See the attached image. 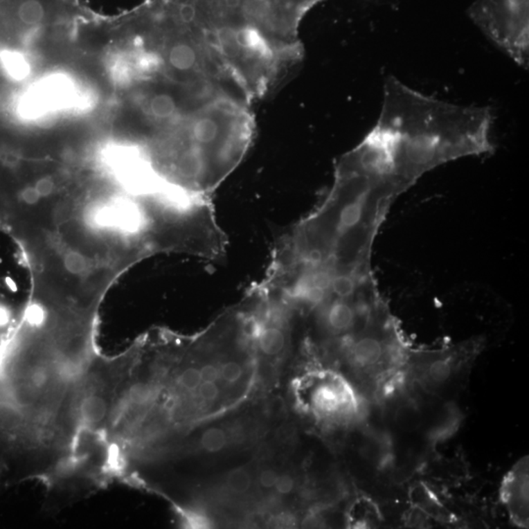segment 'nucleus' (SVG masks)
<instances>
[{
	"instance_id": "nucleus-8",
	"label": "nucleus",
	"mask_w": 529,
	"mask_h": 529,
	"mask_svg": "<svg viewBox=\"0 0 529 529\" xmlns=\"http://www.w3.org/2000/svg\"><path fill=\"white\" fill-rule=\"evenodd\" d=\"M4 64H6V70L13 77L21 78L24 73H25L22 58L18 56L17 54H7L6 58H4Z\"/></svg>"
},
{
	"instance_id": "nucleus-14",
	"label": "nucleus",
	"mask_w": 529,
	"mask_h": 529,
	"mask_svg": "<svg viewBox=\"0 0 529 529\" xmlns=\"http://www.w3.org/2000/svg\"><path fill=\"white\" fill-rule=\"evenodd\" d=\"M7 89L6 87H0V110L6 108V99H2L1 98H6Z\"/></svg>"
},
{
	"instance_id": "nucleus-6",
	"label": "nucleus",
	"mask_w": 529,
	"mask_h": 529,
	"mask_svg": "<svg viewBox=\"0 0 529 529\" xmlns=\"http://www.w3.org/2000/svg\"><path fill=\"white\" fill-rule=\"evenodd\" d=\"M252 479L249 472L244 469L231 472L226 479L228 487L235 494H244L251 487Z\"/></svg>"
},
{
	"instance_id": "nucleus-1",
	"label": "nucleus",
	"mask_w": 529,
	"mask_h": 529,
	"mask_svg": "<svg viewBox=\"0 0 529 529\" xmlns=\"http://www.w3.org/2000/svg\"><path fill=\"white\" fill-rule=\"evenodd\" d=\"M469 15L508 57L528 67L529 0H474Z\"/></svg>"
},
{
	"instance_id": "nucleus-3",
	"label": "nucleus",
	"mask_w": 529,
	"mask_h": 529,
	"mask_svg": "<svg viewBox=\"0 0 529 529\" xmlns=\"http://www.w3.org/2000/svg\"><path fill=\"white\" fill-rule=\"evenodd\" d=\"M150 111L156 119L167 121L177 114L178 102L172 94L168 92L155 93L150 100Z\"/></svg>"
},
{
	"instance_id": "nucleus-9",
	"label": "nucleus",
	"mask_w": 529,
	"mask_h": 529,
	"mask_svg": "<svg viewBox=\"0 0 529 529\" xmlns=\"http://www.w3.org/2000/svg\"><path fill=\"white\" fill-rule=\"evenodd\" d=\"M196 393L204 401H213L219 395V388L214 382H201Z\"/></svg>"
},
{
	"instance_id": "nucleus-4",
	"label": "nucleus",
	"mask_w": 529,
	"mask_h": 529,
	"mask_svg": "<svg viewBox=\"0 0 529 529\" xmlns=\"http://www.w3.org/2000/svg\"><path fill=\"white\" fill-rule=\"evenodd\" d=\"M17 15L25 25H39L46 20V6L42 0H23L18 6Z\"/></svg>"
},
{
	"instance_id": "nucleus-5",
	"label": "nucleus",
	"mask_w": 529,
	"mask_h": 529,
	"mask_svg": "<svg viewBox=\"0 0 529 529\" xmlns=\"http://www.w3.org/2000/svg\"><path fill=\"white\" fill-rule=\"evenodd\" d=\"M226 433L222 429L217 427H211L203 432L201 438H200V445L203 450L207 452H218L226 446Z\"/></svg>"
},
{
	"instance_id": "nucleus-2",
	"label": "nucleus",
	"mask_w": 529,
	"mask_h": 529,
	"mask_svg": "<svg viewBox=\"0 0 529 529\" xmlns=\"http://www.w3.org/2000/svg\"><path fill=\"white\" fill-rule=\"evenodd\" d=\"M501 501L512 523L521 528L528 526V460L523 458L503 479Z\"/></svg>"
},
{
	"instance_id": "nucleus-12",
	"label": "nucleus",
	"mask_w": 529,
	"mask_h": 529,
	"mask_svg": "<svg viewBox=\"0 0 529 529\" xmlns=\"http://www.w3.org/2000/svg\"><path fill=\"white\" fill-rule=\"evenodd\" d=\"M280 474L274 469H264L259 476V483L262 487L270 489L275 487L276 479Z\"/></svg>"
},
{
	"instance_id": "nucleus-10",
	"label": "nucleus",
	"mask_w": 529,
	"mask_h": 529,
	"mask_svg": "<svg viewBox=\"0 0 529 529\" xmlns=\"http://www.w3.org/2000/svg\"><path fill=\"white\" fill-rule=\"evenodd\" d=\"M294 479L289 474H280L275 484L276 492L282 495L290 494L294 491Z\"/></svg>"
},
{
	"instance_id": "nucleus-11",
	"label": "nucleus",
	"mask_w": 529,
	"mask_h": 529,
	"mask_svg": "<svg viewBox=\"0 0 529 529\" xmlns=\"http://www.w3.org/2000/svg\"><path fill=\"white\" fill-rule=\"evenodd\" d=\"M299 18H303L307 11L322 0H287Z\"/></svg>"
},
{
	"instance_id": "nucleus-13",
	"label": "nucleus",
	"mask_w": 529,
	"mask_h": 529,
	"mask_svg": "<svg viewBox=\"0 0 529 529\" xmlns=\"http://www.w3.org/2000/svg\"><path fill=\"white\" fill-rule=\"evenodd\" d=\"M200 375H201V379L203 382H216L218 379L219 370L216 366L212 365V364H205L201 368H199Z\"/></svg>"
},
{
	"instance_id": "nucleus-15",
	"label": "nucleus",
	"mask_w": 529,
	"mask_h": 529,
	"mask_svg": "<svg viewBox=\"0 0 529 529\" xmlns=\"http://www.w3.org/2000/svg\"><path fill=\"white\" fill-rule=\"evenodd\" d=\"M280 2H282V1H280ZM282 4H283V3H282ZM283 7H285V6H283ZM285 9H287V8H285ZM287 11H288V10H287ZM288 12H289V11H288ZM289 13H290V12H289ZM290 14H292V13H290ZM294 17H295V16H294ZM296 18H297V17H296ZM297 19H298V18H297ZM299 20H300V19H299Z\"/></svg>"
},
{
	"instance_id": "nucleus-7",
	"label": "nucleus",
	"mask_w": 529,
	"mask_h": 529,
	"mask_svg": "<svg viewBox=\"0 0 529 529\" xmlns=\"http://www.w3.org/2000/svg\"><path fill=\"white\" fill-rule=\"evenodd\" d=\"M219 375L228 384H235L242 375V367L235 361H228L222 366Z\"/></svg>"
}]
</instances>
